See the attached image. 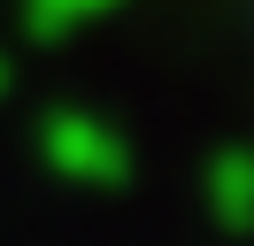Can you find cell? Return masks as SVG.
<instances>
[{
    "label": "cell",
    "mask_w": 254,
    "mask_h": 246,
    "mask_svg": "<svg viewBox=\"0 0 254 246\" xmlns=\"http://www.w3.org/2000/svg\"><path fill=\"white\" fill-rule=\"evenodd\" d=\"M208 215H216V231H231V239L254 231V154L247 146H223L216 162H208Z\"/></svg>",
    "instance_id": "2"
},
{
    "label": "cell",
    "mask_w": 254,
    "mask_h": 246,
    "mask_svg": "<svg viewBox=\"0 0 254 246\" xmlns=\"http://www.w3.org/2000/svg\"><path fill=\"white\" fill-rule=\"evenodd\" d=\"M54 154H62L85 184H124V177H131V146H124V138H108L100 123H85V116L54 123Z\"/></svg>",
    "instance_id": "1"
}]
</instances>
